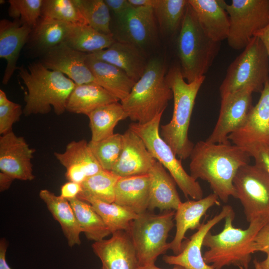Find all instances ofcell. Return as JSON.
Wrapping results in <instances>:
<instances>
[{
    "label": "cell",
    "instance_id": "cell-1",
    "mask_svg": "<svg viewBox=\"0 0 269 269\" xmlns=\"http://www.w3.org/2000/svg\"><path fill=\"white\" fill-rule=\"evenodd\" d=\"M250 156L242 147L230 143L199 141L190 155V175L207 181L224 203L236 198L234 179L239 168L249 164Z\"/></svg>",
    "mask_w": 269,
    "mask_h": 269
},
{
    "label": "cell",
    "instance_id": "cell-2",
    "mask_svg": "<svg viewBox=\"0 0 269 269\" xmlns=\"http://www.w3.org/2000/svg\"><path fill=\"white\" fill-rule=\"evenodd\" d=\"M19 76L27 88L25 116L47 114L53 108L57 115L66 111L68 98L76 84L62 73L46 68L40 61L18 67Z\"/></svg>",
    "mask_w": 269,
    "mask_h": 269
},
{
    "label": "cell",
    "instance_id": "cell-3",
    "mask_svg": "<svg viewBox=\"0 0 269 269\" xmlns=\"http://www.w3.org/2000/svg\"><path fill=\"white\" fill-rule=\"evenodd\" d=\"M165 78L173 93L174 107L171 120L161 126L159 134L180 159H186L189 157L194 145L188 136L192 113L206 76L188 83L182 75L180 66H173Z\"/></svg>",
    "mask_w": 269,
    "mask_h": 269
},
{
    "label": "cell",
    "instance_id": "cell-4",
    "mask_svg": "<svg viewBox=\"0 0 269 269\" xmlns=\"http://www.w3.org/2000/svg\"><path fill=\"white\" fill-rule=\"evenodd\" d=\"M234 211L225 218L224 229L217 234L208 232L203 241L208 248L203 256L205 262L211 264L214 269H222L231 265L248 269L252 254L256 252L254 245L255 237L267 223L258 220L249 223L246 229L233 225Z\"/></svg>",
    "mask_w": 269,
    "mask_h": 269
},
{
    "label": "cell",
    "instance_id": "cell-5",
    "mask_svg": "<svg viewBox=\"0 0 269 269\" xmlns=\"http://www.w3.org/2000/svg\"><path fill=\"white\" fill-rule=\"evenodd\" d=\"M165 67L158 58L149 60L128 96L121 101L128 118L144 124L163 114L173 93L166 80Z\"/></svg>",
    "mask_w": 269,
    "mask_h": 269
},
{
    "label": "cell",
    "instance_id": "cell-6",
    "mask_svg": "<svg viewBox=\"0 0 269 269\" xmlns=\"http://www.w3.org/2000/svg\"><path fill=\"white\" fill-rule=\"evenodd\" d=\"M220 43L205 33L188 3L177 40L180 68L188 83L205 76L218 54Z\"/></svg>",
    "mask_w": 269,
    "mask_h": 269
},
{
    "label": "cell",
    "instance_id": "cell-7",
    "mask_svg": "<svg viewBox=\"0 0 269 269\" xmlns=\"http://www.w3.org/2000/svg\"><path fill=\"white\" fill-rule=\"evenodd\" d=\"M175 213L174 210L159 214L146 211L130 223L126 231L135 248L139 267L154 265L157 257L169 250L167 239L174 226Z\"/></svg>",
    "mask_w": 269,
    "mask_h": 269
},
{
    "label": "cell",
    "instance_id": "cell-8",
    "mask_svg": "<svg viewBox=\"0 0 269 269\" xmlns=\"http://www.w3.org/2000/svg\"><path fill=\"white\" fill-rule=\"evenodd\" d=\"M269 81V60L261 40L254 36L230 64L219 87L221 97L245 87L260 92Z\"/></svg>",
    "mask_w": 269,
    "mask_h": 269
},
{
    "label": "cell",
    "instance_id": "cell-9",
    "mask_svg": "<svg viewBox=\"0 0 269 269\" xmlns=\"http://www.w3.org/2000/svg\"><path fill=\"white\" fill-rule=\"evenodd\" d=\"M162 114L150 122L140 124L133 123L131 130L143 140L153 157L168 171L186 198L194 200L203 198V191L199 182L184 169L181 159H178L169 145L159 134V124Z\"/></svg>",
    "mask_w": 269,
    "mask_h": 269
},
{
    "label": "cell",
    "instance_id": "cell-10",
    "mask_svg": "<svg viewBox=\"0 0 269 269\" xmlns=\"http://www.w3.org/2000/svg\"><path fill=\"white\" fill-rule=\"evenodd\" d=\"M227 12L230 29L227 41L235 50L244 49L259 31L269 23V0L221 1Z\"/></svg>",
    "mask_w": 269,
    "mask_h": 269
},
{
    "label": "cell",
    "instance_id": "cell-11",
    "mask_svg": "<svg viewBox=\"0 0 269 269\" xmlns=\"http://www.w3.org/2000/svg\"><path fill=\"white\" fill-rule=\"evenodd\" d=\"M236 198L242 204L246 220L269 223V176L256 165L239 168L233 180Z\"/></svg>",
    "mask_w": 269,
    "mask_h": 269
},
{
    "label": "cell",
    "instance_id": "cell-12",
    "mask_svg": "<svg viewBox=\"0 0 269 269\" xmlns=\"http://www.w3.org/2000/svg\"><path fill=\"white\" fill-rule=\"evenodd\" d=\"M251 87H245L221 97L218 120L206 141L213 143H230L228 136L246 123L253 107Z\"/></svg>",
    "mask_w": 269,
    "mask_h": 269
},
{
    "label": "cell",
    "instance_id": "cell-13",
    "mask_svg": "<svg viewBox=\"0 0 269 269\" xmlns=\"http://www.w3.org/2000/svg\"><path fill=\"white\" fill-rule=\"evenodd\" d=\"M35 149L22 136L11 131L0 137V170L14 179L31 181L35 178L31 160Z\"/></svg>",
    "mask_w": 269,
    "mask_h": 269
},
{
    "label": "cell",
    "instance_id": "cell-14",
    "mask_svg": "<svg viewBox=\"0 0 269 269\" xmlns=\"http://www.w3.org/2000/svg\"><path fill=\"white\" fill-rule=\"evenodd\" d=\"M87 55L63 42L44 53L40 61L47 69L62 73L76 85L95 83L86 63Z\"/></svg>",
    "mask_w": 269,
    "mask_h": 269
},
{
    "label": "cell",
    "instance_id": "cell-15",
    "mask_svg": "<svg viewBox=\"0 0 269 269\" xmlns=\"http://www.w3.org/2000/svg\"><path fill=\"white\" fill-rule=\"evenodd\" d=\"M92 248L104 269H136L139 267L135 248L126 231L115 232L109 239L95 242Z\"/></svg>",
    "mask_w": 269,
    "mask_h": 269
},
{
    "label": "cell",
    "instance_id": "cell-16",
    "mask_svg": "<svg viewBox=\"0 0 269 269\" xmlns=\"http://www.w3.org/2000/svg\"><path fill=\"white\" fill-rule=\"evenodd\" d=\"M122 41L142 50L154 40L156 25L153 7L131 6L117 17Z\"/></svg>",
    "mask_w": 269,
    "mask_h": 269
},
{
    "label": "cell",
    "instance_id": "cell-17",
    "mask_svg": "<svg viewBox=\"0 0 269 269\" xmlns=\"http://www.w3.org/2000/svg\"><path fill=\"white\" fill-rule=\"evenodd\" d=\"M234 211L232 206H223L221 212L205 223H202L197 231L183 245L182 251L176 255H164L165 263L179 266L184 269H214L204 261L201 252L204 238L216 224ZM240 269H244L240 268Z\"/></svg>",
    "mask_w": 269,
    "mask_h": 269
},
{
    "label": "cell",
    "instance_id": "cell-18",
    "mask_svg": "<svg viewBox=\"0 0 269 269\" xmlns=\"http://www.w3.org/2000/svg\"><path fill=\"white\" fill-rule=\"evenodd\" d=\"M228 139L240 147L255 142L269 143V81L265 83L245 124L230 134Z\"/></svg>",
    "mask_w": 269,
    "mask_h": 269
},
{
    "label": "cell",
    "instance_id": "cell-19",
    "mask_svg": "<svg viewBox=\"0 0 269 269\" xmlns=\"http://www.w3.org/2000/svg\"><path fill=\"white\" fill-rule=\"evenodd\" d=\"M122 137V150L111 171L120 177L148 173L157 160L143 140L130 129Z\"/></svg>",
    "mask_w": 269,
    "mask_h": 269
},
{
    "label": "cell",
    "instance_id": "cell-20",
    "mask_svg": "<svg viewBox=\"0 0 269 269\" xmlns=\"http://www.w3.org/2000/svg\"><path fill=\"white\" fill-rule=\"evenodd\" d=\"M54 155L66 168L65 176L69 181L82 184L103 169L85 139L72 141L63 152H55Z\"/></svg>",
    "mask_w": 269,
    "mask_h": 269
},
{
    "label": "cell",
    "instance_id": "cell-21",
    "mask_svg": "<svg viewBox=\"0 0 269 269\" xmlns=\"http://www.w3.org/2000/svg\"><path fill=\"white\" fill-rule=\"evenodd\" d=\"M220 205L218 196L213 193L199 200L182 202L175 213L176 233L172 241L168 243V249L172 250L175 255L180 253L187 231L198 229L201 224V218L208 209Z\"/></svg>",
    "mask_w": 269,
    "mask_h": 269
},
{
    "label": "cell",
    "instance_id": "cell-22",
    "mask_svg": "<svg viewBox=\"0 0 269 269\" xmlns=\"http://www.w3.org/2000/svg\"><path fill=\"white\" fill-rule=\"evenodd\" d=\"M19 20L2 19L0 21V58L5 60L6 67L2 82L6 85L18 67L16 64L20 52L28 42L32 31Z\"/></svg>",
    "mask_w": 269,
    "mask_h": 269
},
{
    "label": "cell",
    "instance_id": "cell-23",
    "mask_svg": "<svg viewBox=\"0 0 269 269\" xmlns=\"http://www.w3.org/2000/svg\"><path fill=\"white\" fill-rule=\"evenodd\" d=\"M91 54L121 69L135 82L140 78L148 63L141 49L120 40L106 49Z\"/></svg>",
    "mask_w": 269,
    "mask_h": 269
},
{
    "label": "cell",
    "instance_id": "cell-24",
    "mask_svg": "<svg viewBox=\"0 0 269 269\" xmlns=\"http://www.w3.org/2000/svg\"><path fill=\"white\" fill-rule=\"evenodd\" d=\"M150 198L148 173L120 177L115 189L114 203L137 214L148 209Z\"/></svg>",
    "mask_w": 269,
    "mask_h": 269
},
{
    "label": "cell",
    "instance_id": "cell-25",
    "mask_svg": "<svg viewBox=\"0 0 269 269\" xmlns=\"http://www.w3.org/2000/svg\"><path fill=\"white\" fill-rule=\"evenodd\" d=\"M205 33L213 40L227 39L230 29L228 14L217 0H188Z\"/></svg>",
    "mask_w": 269,
    "mask_h": 269
},
{
    "label": "cell",
    "instance_id": "cell-26",
    "mask_svg": "<svg viewBox=\"0 0 269 269\" xmlns=\"http://www.w3.org/2000/svg\"><path fill=\"white\" fill-rule=\"evenodd\" d=\"M150 198L148 210L157 208L161 211H176L182 203L176 183L162 165L156 161L148 172Z\"/></svg>",
    "mask_w": 269,
    "mask_h": 269
},
{
    "label": "cell",
    "instance_id": "cell-27",
    "mask_svg": "<svg viewBox=\"0 0 269 269\" xmlns=\"http://www.w3.org/2000/svg\"><path fill=\"white\" fill-rule=\"evenodd\" d=\"M86 63L95 83L120 101L128 96L135 83L122 70L97 59L91 53L88 54Z\"/></svg>",
    "mask_w": 269,
    "mask_h": 269
},
{
    "label": "cell",
    "instance_id": "cell-28",
    "mask_svg": "<svg viewBox=\"0 0 269 269\" xmlns=\"http://www.w3.org/2000/svg\"><path fill=\"white\" fill-rule=\"evenodd\" d=\"M39 196L53 218L59 223L69 246L80 245V234L82 231L69 201L47 189L41 190Z\"/></svg>",
    "mask_w": 269,
    "mask_h": 269
},
{
    "label": "cell",
    "instance_id": "cell-29",
    "mask_svg": "<svg viewBox=\"0 0 269 269\" xmlns=\"http://www.w3.org/2000/svg\"><path fill=\"white\" fill-rule=\"evenodd\" d=\"M119 100L96 83L76 85L70 94L66 111L88 116L96 108Z\"/></svg>",
    "mask_w": 269,
    "mask_h": 269
},
{
    "label": "cell",
    "instance_id": "cell-30",
    "mask_svg": "<svg viewBox=\"0 0 269 269\" xmlns=\"http://www.w3.org/2000/svg\"><path fill=\"white\" fill-rule=\"evenodd\" d=\"M115 41L113 34L101 33L87 24L71 23L63 43L77 51L90 54L106 49Z\"/></svg>",
    "mask_w": 269,
    "mask_h": 269
},
{
    "label": "cell",
    "instance_id": "cell-31",
    "mask_svg": "<svg viewBox=\"0 0 269 269\" xmlns=\"http://www.w3.org/2000/svg\"><path fill=\"white\" fill-rule=\"evenodd\" d=\"M70 24L41 17L32 29L28 42L43 55L64 42Z\"/></svg>",
    "mask_w": 269,
    "mask_h": 269
},
{
    "label": "cell",
    "instance_id": "cell-32",
    "mask_svg": "<svg viewBox=\"0 0 269 269\" xmlns=\"http://www.w3.org/2000/svg\"><path fill=\"white\" fill-rule=\"evenodd\" d=\"M91 131V141H98L114 134V129L122 120L128 118L119 101L101 106L88 116Z\"/></svg>",
    "mask_w": 269,
    "mask_h": 269
},
{
    "label": "cell",
    "instance_id": "cell-33",
    "mask_svg": "<svg viewBox=\"0 0 269 269\" xmlns=\"http://www.w3.org/2000/svg\"><path fill=\"white\" fill-rule=\"evenodd\" d=\"M78 198L91 205L112 233L127 231L138 214L115 203H107L93 196L80 193Z\"/></svg>",
    "mask_w": 269,
    "mask_h": 269
},
{
    "label": "cell",
    "instance_id": "cell-34",
    "mask_svg": "<svg viewBox=\"0 0 269 269\" xmlns=\"http://www.w3.org/2000/svg\"><path fill=\"white\" fill-rule=\"evenodd\" d=\"M78 224L87 238L100 241L112 233L91 205L78 197L68 200Z\"/></svg>",
    "mask_w": 269,
    "mask_h": 269
},
{
    "label": "cell",
    "instance_id": "cell-35",
    "mask_svg": "<svg viewBox=\"0 0 269 269\" xmlns=\"http://www.w3.org/2000/svg\"><path fill=\"white\" fill-rule=\"evenodd\" d=\"M188 4V0H156L153 9L161 29L170 34L180 30Z\"/></svg>",
    "mask_w": 269,
    "mask_h": 269
},
{
    "label": "cell",
    "instance_id": "cell-36",
    "mask_svg": "<svg viewBox=\"0 0 269 269\" xmlns=\"http://www.w3.org/2000/svg\"><path fill=\"white\" fill-rule=\"evenodd\" d=\"M120 176L111 171L101 170L87 177L81 184L80 193L93 196L107 203L115 201V189Z\"/></svg>",
    "mask_w": 269,
    "mask_h": 269
},
{
    "label": "cell",
    "instance_id": "cell-37",
    "mask_svg": "<svg viewBox=\"0 0 269 269\" xmlns=\"http://www.w3.org/2000/svg\"><path fill=\"white\" fill-rule=\"evenodd\" d=\"M84 17L87 24L97 31L113 34L110 29V9L103 0H73Z\"/></svg>",
    "mask_w": 269,
    "mask_h": 269
},
{
    "label": "cell",
    "instance_id": "cell-38",
    "mask_svg": "<svg viewBox=\"0 0 269 269\" xmlns=\"http://www.w3.org/2000/svg\"><path fill=\"white\" fill-rule=\"evenodd\" d=\"M89 146L103 169L111 171L118 160L123 148L122 134H114L98 141L90 140Z\"/></svg>",
    "mask_w": 269,
    "mask_h": 269
},
{
    "label": "cell",
    "instance_id": "cell-39",
    "mask_svg": "<svg viewBox=\"0 0 269 269\" xmlns=\"http://www.w3.org/2000/svg\"><path fill=\"white\" fill-rule=\"evenodd\" d=\"M41 17L72 24H87L73 0H43Z\"/></svg>",
    "mask_w": 269,
    "mask_h": 269
},
{
    "label": "cell",
    "instance_id": "cell-40",
    "mask_svg": "<svg viewBox=\"0 0 269 269\" xmlns=\"http://www.w3.org/2000/svg\"><path fill=\"white\" fill-rule=\"evenodd\" d=\"M43 0H9L8 15L33 29L41 16Z\"/></svg>",
    "mask_w": 269,
    "mask_h": 269
},
{
    "label": "cell",
    "instance_id": "cell-41",
    "mask_svg": "<svg viewBox=\"0 0 269 269\" xmlns=\"http://www.w3.org/2000/svg\"><path fill=\"white\" fill-rule=\"evenodd\" d=\"M23 114L19 104L10 101L5 92L0 90V134L3 135L12 131L13 125L19 121Z\"/></svg>",
    "mask_w": 269,
    "mask_h": 269
},
{
    "label": "cell",
    "instance_id": "cell-42",
    "mask_svg": "<svg viewBox=\"0 0 269 269\" xmlns=\"http://www.w3.org/2000/svg\"><path fill=\"white\" fill-rule=\"evenodd\" d=\"M242 147L254 158L255 165L269 176V143L255 142Z\"/></svg>",
    "mask_w": 269,
    "mask_h": 269
},
{
    "label": "cell",
    "instance_id": "cell-43",
    "mask_svg": "<svg viewBox=\"0 0 269 269\" xmlns=\"http://www.w3.org/2000/svg\"><path fill=\"white\" fill-rule=\"evenodd\" d=\"M256 252L265 253L269 252V224L263 226L259 231L254 241Z\"/></svg>",
    "mask_w": 269,
    "mask_h": 269
},
{
    "label": "cell",
    "instance_id": "cell-44",
    "mask_svg": "<svg viewBox=\"0 0 269 269\" xmlns=\"http://www.w3.org/2000/svg\"><path fill=\"white\" fill-rule=\"evenodd\" d=\"M82 191L81 184L68 181L62 185L60 196L67 200H69L78 197Z\"/></svg>",
    "mask_w": 269,
    "mask_h": 269
},
{
    "label": "cell",
    "instance_id": "cell-45",
    "mask_svg": "<svg viewBox=\"0 0 269 269\" xmlns=\"http://www.w3.org/2000/svg\"><path fill=\"white\" fill-rule=\"evenodd\" d=\"M110 10H111L116 17H118L132 6L128 0H105Z\"/></svg>",
    "mask_w": 269,
    "mask_h": 269
},
{
    "label": "cell",
    "instance_id": "cell-46",
    "mask_svg": "<svg viewBox=\"0 0 269 269\" xmlns=\"http://www.w3.org/2000/svg\"><path fill=\"white\" fill-rule=\"evenodd\" d=\"M8 243L5 239L0 240V269H12L6 260V253Z\"/></svg>",
    "mask_w": 269,
    "mask_h": 269
},
{
    "label": "cell",
    "instance_id": "cell-47",
    "mask_svg": "<svg viewBox=\"0 0 269 269\" xmlns=\"http://www.w3.org/2000/svg\"><path fill=\"white\" fill-rule=\"evenodd\" d=\"M255 36L258 37L262 41L267 52L269 60V23L257 32Z\"/></svg>",
    "mask_w": 269,
    "mask_h": 269
},
{
    "label": "cell",
    "instance_id": "cell-48",
    "mask_svg": "<svg viewBox=\"0 0 269 269\" xmlns=\"http://www.w3.org/2000/svg\"><path fill=\"white\" fill-rule=\"evenodd\" d=\"M14 179L8 175L2 172H0V191H4L7 190L10 186Z\"/></svg>",
    "mask_w": 269,
    "mask_h": 269
},
{
    "label": "cell",
    "instance_id": "cell-49",
    "mask_svg": "<svg viewBox=\"0 0 269 269\" xmlns=\"http://www.w3.org/2000/svg\"><path fill=\"white\" fill-rule=\"evenodd\" d=\"M134 7H154L156 0H128Z\"/></svg>",
    "mask_w": 269,
    "mask_h": 269
},
{
    "label": "cell",
    "instance_id": "cell-50",
    "mask_svg": "<svg viewBox=\"0 0 269 269\" xmlns=\"http://www.w3.org/2000/svg\"><path fill=\"white\" fill-rule=\"evenodd\" d=\"M266 258L262 262H259L261 269H269V252L266 253Z\"/></svg>",
    "mask_w": 269,
    "mask_h": 269
},
{
    "label": "cell",
    "instance_id": "cell-51",
    "mask_svg": "<svg viewBox=\"0 0 269 269\" xmlns=\"http://www.w3.org/2000/svg\"><path fill=\"white\" fill-rule=\"evenodd\" d=\"M136 269H163L157 267L154 265L144 266V267H138ZM172 269H184L182 267L179 266H174Z\"/></svg>",
    "mask_w": 269,
    "mask_h": 269
},
{
    "label": "cell",
    "instance_id": "cell-52",
    "mask_svg": "<svg viewBox=\"0 0 269 269\" xmlns=\"http://www.w3.org/2000/svg\"><path fill=\"white\" fill-rule=\"evenodd\" d=\"M253 263L255 267V269H261L259 266V261L256 259L254 260Z\"/></svg>",
    "mask_w": 269,
    "mask_h": 269
},
{
    "label": "cell",
    "instance_id": "cell-53",
    "mask_svg": "<svg viewBox=\"0 0 269 269\" xmlns=\"http://www.w3.org/2000/svg\"><path fill=\"white\" fill-rule=\"evenodd\" d=\"M101 269H104L102 267V268H101Z\"/></svg>",
    "mask_w": 269,
    "mask_h": 269
},
{
    "label": "cell",
    "instance_id": "cell-54",
    "mask_svg": "<svg viewBox=\"0 0 269 269\" xmlns=\"http://www.w3.org/2000/svg\"></svg>",
    "mask_w": 269,
    "mask_h": 269
}]
</instances>
